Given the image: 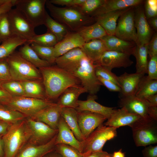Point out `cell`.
Instances as JSON below:
<instances>
[{"label":"cell","instance_id":"9a60e30c","mask_svg":"<svg viewBox=\"0 0 157 157\" xmlns=\"http://www.w3.org/2000/svg\"><path fill=\"white\" fill-rule=\"evenodd\" d=\"M141 5L134 7L135 25L137 34V45L148 44L152 34L151 26Z\"/></svg>","mask_w":157,"mask_h":157},{"label":"cell","instance_id":"94428289","mask_svg":"<svg viewBox=\"0 0 157 157\" xmlns=\"http://www.w3.org/2000/svg\"><path fill=\"white\" fill-rule=\"evenodd\" d=\"M109 154L107 152L102 151L92 153L87 157H103Z\"/></svg>","mask_w":157,"mask_h":157},{"label":"cell","instance_id":"836d02e7","mask_svg":"<svg viewBox=\"0 0 157 157\" xmlns=\"http://www.w3.org/2000/svg\"><path fill=\"white\" fill-rule=\"evenodd\" d=\"M148 44L137 45L133 55L136 60V72L147 74Z\"/></svg>","mask_w":157,"mask_h":157},{"label":"cell","instance_id":"d6a6232c","mask_svg":"<svg viewBox=\"0 0 157 157\" xmlns=\"http://www.w3.org/2000/svg\"><path fill=\"white\" fill-rule=\"evenodd\" d=\"M18 51L24 58L38 69L51 65L47 62L41 59L28 43L22 45Z\"/></svg>","mask_w":157,"mask_h":157},{"label":"cell","instance_id":"f907efd6","mask_svg":"<svg viewBox=\"0 0 157 157\" xmlns=\"http://www.w3.org/2000/svg\"><path fill=\"white\" fill-rule=\"evenodd\" d=\"M102 85H104L110 91L120 92L121 89L120 87L113 82L104 79L99 77H97Z\"/></svg>","mask_w":157,"mask_h":157},{"label":"cell","instance_id":"d6986e66","mask_svg":"<svg viewBox=\"0 0 157 157\" xmlns=\"http://www.w3.org/2000/svg\"><path fill=\"white\" fill-rule=\"evenodd\" d=\"M62 108L57 103H55L40 110L31 118L35 120L43 122L54 129L58 130Z\"/></svg>","mask_w":157,"mask_h":157},{"label":"cell","instance_id":"db71d44e","mask_svg":"<svg viewBox=\"0 0 157 157\" xmlns=\"http://www.w3.org/2000/svg\"><path fill=\"white\" fill-rule=\"evenodd\" d=\"M49 1L54 5H58L65 7H71L72 0H50Z\"/></svg>","mask_w":157,"mask_h":157},{"label":"cell","instance_id":"ee69618b","mask_svg":"<svg viewBox=\"0 0 157 157\" xmlns=\"http://www.w3.org/2000/svg\"><path fill=\"white\" fill-rule=\"evenodd\" d=\"M54 150L63 157H85L77 149L67 144H56Z\"/></svg>","mask_w":157,"mask_h":157},{"label":"cell","instance_id":"03108f58","mask_svg":"<svg viewBox=\"0 0 157 157\" xmlns=\"http://www.w3.org/2000/svg\"><path fill=\"white\" fill-rule=\"evenodd\" d=\"M6 0H0V5L4 4L6 3Z\"/></svg>","mask_w":157,"mask_h":157},{"label":"cell","instance_id":"b9f144b4","mask_svg":"<svg viewBox=\"0 0 157 157\" xmlns=\"http://www.w3.org/2000/svg\"><path fill=\"white\" fill-rule=\"evenodd\" d=\"M14 35L8 13L0 17V43L8 39Z\"/></svg>","mask_w":157,"mask_h":157},{"label":"cell","instance_id":"681fc988","mask_svg":"<svg viewBox=\"0 0 157 157\" xmlns=\"http://www.w3.org/2000/svg\"><path fill=\"white\" fill-rule=\"evenodd\" d=\"M148 54L149 57L157 55V34L155 33L147 45Z\"/></svg>","mask_w":157,"mask_h":157},{"label":"cell","instance_id":"be15d7a7","mask_svg":"<svg viewBox=\"0 0 157 157\" xmlns=\"http://www.w3.org/2000/svg\"><path fill=\"white\" fill-rule=\"evenodd\" d=\"M43 157H63L55 150L47 153Z\"/></svg>","mask_w":157,"mask_h":157},{"label":"cell","instance_id":"e0dca14e","mask_svg":"<svg viewBox=\"0 0 157 157\" xmlns=\"http://www.w3.org/2000/svg\"><path fill=\"white\" fill-rule=\"evenodd\" d=\"M144 75L136 72L131 74L125 72L118 76L121 89L120 97L135 95L140 81Z\"/></svg>","mask_w":157,"mask_h":157},{"label":"cell","instance_id":"8fae6325","mask_svg":"<svg viewBox=\"0 0 157 157\" xmlns=\"http://www.w3.org/2000/svg\"><path fill=\"white\" fill-rule=\"evenodd\" d=\"M31 135L28 143L34 145L44 144L51 140L57 134L58 130L54 129L45 124L26 117Z\"/></svg>","mask_w":157,"mask_h":157},{"label":"cell","instance_id":"cb8c5ba5","mask_svg":"<svg viewBox=\"0 0 157 157\" xmlns=\"http://www.w3.org/2000/svg\"><path fill=\"white\" fill-rule=\"evenodd\" d=\"M56 136L57 135L44 144L36 145L27 143L15 157H43L47 153L55 150Z\"/></svg>","mask_w":157,"mask_h":157},{"label":"cell","instance_id":"f546056e","mask_svg":"<svg viewBox=\"0 0 157 157\" xmlns=\"http://www.w3.org/2000/svg\"><path fill=\"white\" fill-rule=\"evenodd\" d=\"M86 56L95 64L99 58L107 50L101 39H96L85 42L81 48Z\"/></svg>","mask_w":157,"mask_h":157},{"label":"cell","instance_id":"ffe728a7","mask_svg":"<svg viewBox=\"0 0 157 157\" xmlns=\"http://www.w3.org/2000/svg\"><path fill=\"white\" fill-rule=\"evenodd\" d=\"M86 56L81 48H76L56 58L55 64L59 67L72 73L81 60Z\"/></svg>","mask_w":157,"mask_h":157},{"label":"cell","instance_id":"7dc6e473","mask_svg":"<svg viewBox=\"0 0 157 157\" xmlns=\"http://www.w3.org/2000/svg\"><path fill=\"white\" fill-rule=\"evenodd\" d=\"M144 6V13L147 20L157 16V0H147L145 2Z\"/></svg>","mask_w":157,"mask_h":157},{"label":"cell","instance_id":"277c9868","mask_svg":"<svg viewBox=\"0 0 157 157\" xmlns=\"http://www.w3.org/2000/svg\"><path fill=\"white\" fill-rule=\"evenodd\" d=\"M12 79L19 81H42L39 69L15 51L7 57Z\"/></svg>","mask_w":157,"mask_h":157},{"label":"cell","instance_id":"9f6ffc18","mask_svg":"<svg viewBox=\"0 0 157 157\" xmlns=\"http://www.w3.org/2000/svg\"><path fill=\"white\" fill-rule=\"evenodd\" d=\"M12 97L10 94L0 86V104Z\"/></svg>","mask_w":157,"mask_h":157},{"label":"cell","instance_id":"5bb4252c","mask_svg":"<svg viewBox=\"0 0 157 157\" xmlns=\"http://www.w3.org/2000/svg\"><path fill=\"white\" fill-rule=\"evenodd\" d=\"M78 112V125L84 140L107 119L101 114L88 111Z\"/></svg>","mask_w":157,"mask_h":157},{"label":"cell","instance_id":"74e56055","mask_svg":"<svg viewBox=\"0 0 157 157\" xmlns=\"http://www.w3.org/2000/svg\"><path fill=\"white\" fill-rule=\"evenodd\" d=\"M26 117L21 113L0 104V121L11 125L24 120Z\"/></svg>","mask_w":157,"mask_h":157},{"label":"cell","instance_id":"6125c7cd","mask_svg":"<svg viewBox=\"0 0 157 157\" xmlns=\"http://www.w3.org/2000/svg\"><path fill=\"white\" fill-rule=\"evenodd\" d=\"M3 135H0V157L4 156V144L3 139Z\"/></svg>","mask_w":157,"mask_h":157},{"label":"cell","instance_id":"60d3db41","mask_svg":"<svg viewBox=\"0 0 157 157\" xmlns=\"http://www.w3.org/2000/svg\"><path fill=\"white\" fill-rule=\"evenodd\" d=\"M105 0H85L77 7L84 15L92 17L95 12L102 6Z\"/></svg>","mask_w":157,"mask_h":157},{"label":"cell","instance_id":"ac0fdd59","mask_svg":"<svg viewBox=\"0 0 157 157\" xmlns=\"http://www.w3.org/2000/svg\"><path fill=\"white\" fill-rule=\"evenodd\" d=\"M85 43L77 32L69 31L64 38L54 47L56 58L75 48H82Z\"/></svg>","mask_w":157,"mask_h":157},{"label":"cell","instance_id":"7a4b0ae2","mask_svg":"<svg viewBox=\"0 0 157 157\" xmlns=\"http://www.w3.org/2000/svg\"><path fill=\"white\" fill-rule=\"evenodd\" d=\"M46 6L53 19L65 26L71 31H77L84 26L95 22V18L83 14L74 7H59L47 0Z\"/></svg>","mask_w":157,"mask_h":157},{"label":"cell","instance_id":"e575fe53","mask_svg":"<svg viewBox=\"0 0 157 157\" xmlns=\"http://www.w3.org/2000/svg\"><path fill=\"white\" fill-rule=\"evenodd\" d=\"M27 42L26 40L15 35L3 42L0 45V59L8 57L17 47Z\"/></svg>","mask_w":157,"mask_h":157},{"label":"cell","instance_id":"9c48e42d","mask_svg":"<svg viewBox=\"0 0 157 157\" xmlns=\"http://www.w3.org/2000/svg\"><path fill=\"white\" fill-rule=\"evenodd\" d=\"M47 0H15L14 6L21 12L35 28L44 24L47 12Z\"/></svg>","mask_w":157,"mask_h":157},{"label":"cell","instance_id":"8d00e7d4","mask_svg":"<svg viewBox=\"0 0 157 157\" xmlns=\"http://www.w3.org/2000/svg\"><path fill=\"white\" fill-rule=\"evenodd\" d=\"M157 93V80H152L144 75L139 84L135 96L145 98Z\"/></svg>","mask_w":157,"mask_h":157},{"label":"cell","instance_id":"3957f363","mask_svg":"<svg viewBox=\"0 0 157 157\" xmlns=\"http://www.w3.org/2000/svg\"><path fill=\"white\" fill-rule=\"evenodd\" d=\"M26 118L10 125L3 135L4 157H15L21 149L28 143L31 132Z\"/></svg>","mask_w":157,"mask_h":157},{"label":"cell","instance_id":"6da1fadb","mask_svg":"<svg viewBox=\"0 0 157 157\" xmlns=\"http://www.w3.org/2000/svg\"><path fill=\"white\" fill-rule=\"evenodd\" d=\"M47 99H56L68 88L81 85L79 80L73 74L56 65L39 69Z\"/></svg>","mask_w":157,"mask_h":157},{"label":"cell","instance_id":"816d5d0a","mask_svg":"<svg viewBox=\"0 0 157 157\" xmlns=\"http://www.w3.org/2000/svg\"><path fill=\"white\" fill-rule=\"evenodd\" d=\"M143 157H157V146L149 145L142 151Z\"/></svg>","mask_w":157,"mask_h":157},{"label":"cell","instance_id":"52a82bcc","mask_svg":"<svg viewBox=\"0 0 157 157\" xmlns=\"http://www.w3.org/2000/svg\"><path fill=\"white\" fill-rule=\"evenodd\" d=\"M137 147L146 146L157 142V120L150 117L140 118L130 126Z\"/></svg>","mask_w":157,"mask_h":157},{"label":"cell","instance_id":"4fadbf2b","mask_svg":"<svg viewBox=\"0 0 157 157\" xmlns=\"http://www.w3.org/2000/svg\"><path fill=\"white\" fill-rule=\"evenodd\" d=\"M130 56L121 52L106 50L101 55L95 64L104 66L111 71L115 68H126L133 63L130 59Z\"/></svg>","mask_w":157,"mask_h":157},{"label":"cell","instance_id":"4dcf8cb0","mask_svg":"<svg viewBox=\"0 0 157 157\" xmlns=\"http://www.w3.org/2000/svg\"><path fill=\"white\" fill-rule=\"evenodd\" d=\"M85 42L91 40L100 39L107 35L104 28L97 22L79 28L77 31Z\"/></svg>","mask_w":157,"mask_h":157},{"label":"cell","instance_id":"680465c9","mask_svg":"<svg viewBox=\"0 0 157 157\" xmlns=\"http://www.w3.org/2000/svg\"><path fill=\"white\" fill-rule=\"evenodd\" d=\"M10 125L0 121V135H3L6 132Z\"/></svg>","mask_w":157,"mask_h":157},{"label":"cell","instance_id":"603a6c76","mask_svg":"<svg viewBox=\"0 0 157 157\" xmlns=\"http://www.w3.org/2000/svg\"><path fill=\"white\" fill-rule=\"evenodd\" d=\"M64 144L72 146L82 153V142L76 138L63 119L61 117L58 124L56 145Z\"/></svg>","mask_w":157,"mask_h":157},{"label":"cell","instance_id":"30bf717a","mask_svg":"<svg viewBox=\"0 0 157 157\" xmlns=\"http://www.w3.org/2000/svg\"><path fill=\"white\" fill-rule=\"evenodd\" d=\"M8 15L14 35L26 40L31 44L33 38L36 35L35 28L24 15L16 8H12Z\"/></svg>","mask_w":157,"mask_h":157},{"label":"cell","instance_id":"11a10c76","mask_svg":"<svg viewBox=\"0 0 157 157\" xmlns=\"http://www.w3.org/2000/svg\"><path fill=\"white\" fill-rule=\"evenodd\" d=\"M148 114L149 117L157 120V106H149L148 109Z\"/></svg>","mask_w":157,"mask_h":157},{"label":"cell","instance_id":"ba28073f","mask_svg":"<svg viewBox=\"0 0 157 157\" xmlns=\"http://www.w3.org/2000/svg\"><path fill=\"white\" fill-rule=\"evenodd\" d=\"M55 103L48 99L26 97H12L1 104L21 113L27 117H31L40 110Z\"/></svg>","mask_w":157,"mask_h":157},{"label":"cell","instance_id":"83f0119b","mask_svg":"<svg viewBox=\"0 0 157 157\" xmlns=\"http://www.w3.org/2000/svg\"><path fill=\"white\" fill-rule=\"evenodd\" d=\"M143 2L142 0H105L103 4L93 17L110 12L135 7L141 4Z\"/></svg>","mask_w":157,"mask_h":157},{"label":"cell","instance_id":"d590c367","mask_svg":"<svg viewBox=\"0 0 157 157\" xmlns=\"http://www.w3.org/2000/svg\"><path fill=\"white\" fill-rule=\"evenodd\" d=\"M44 25L47 28V31L56 36L58 42L61 41L69 31L64 25L51 17L47 12Z\"/></svg>","mask_w":157,"mask_h":157},{"label":"cell","instance_id":"c3c4849f","mask_svg":"<svg viewBox=\"0 0 157 157\" xmlns=\"http://www.w3.org/2000/svg\"><path fill=\"white\" fill-rule=\"evenodd\" d=\"M147 74L149 79L157 80V55L150 58L148 64Z\"/></svg>","mask_w":157,"mask_h":157},{"label":"cell","instance_id":"7c38bea8","mask_svg":"<svg viewBox=\"0 0 157 157\" xmlns=\"http://www.w3.org/2000/svg\"><path fill=\"white\" fill-rule=\"evenodd\" d=\"M134 7H130L119 17L115 35L136 44L137 34L135 25Z\"/></svg>","mask_w":157,"mask_h":157},{"label":"cell","instance_id":"91938a15","mask_svg":"<svg viewBox=\"0 0 157 157\" xmlns=\"http://www.w3.org/2000/svg\"><path fill=\"white\" fill-rule=\"evenodd\" d=\"M148 22L150 26L154 29L156 31L157 30V17H151L148 19Z\"/></svg>","mask_w":157,"mask_h":157},{"label":"cell","instance_id":"484cf974","mask_svg":"<svg viewBox=\"0 0 157 157\" xmlns=\"http://www.w3.org/2000/svg\"><path fill=\"white\" fill-rule=\"evenodd\" d=\"M130 8L107 12L94 18L95 22L104 28L107 35H115L117 20L120 16Z\"/></svg>","mask_w":157,"mask_h":157},{"label":"cell","instance_id":"f6af8a7d","mask_svg":"<svg viewBox=\"0 0 157 157\" xmlns=\"http://www.w3.org/2000/svg\"><path fill=\"white\" fill-rule=\"evenodd\" d=\"M96 65L95 72L97 77L111 81L119 86L117 76L112 72V71L106 67L99 65Z\"/></svg>","mask_w":157,"mask_h":157},{"label":"cell","instance_id":"4316f807","mask_svg":"<svg viewBox=\"0 0 157 157\" xmlns=\"http://www.w3.org/2000/svg\"><path fill=\"white\" fill-rule=\"evenodd\" d=\"M85 92H86V90L81 85L69 87L61 94L57 103L63 108L76 109L79 96Z\"/></svg>","mask_w":157,"mask_h":157},{"label":"cell","instance_id":"f35d334b","mask_svg":"<svg viewBox=\"0 0 157 157\" xmlns=\"http://www.w3.org/2000/svg\"><path fill=\"white\" fill-rule=\"evenodd\" d=\"M30 45L41 59L51 65L55 63L56 58L54 55V47L42 46L34 42L31 43Z\"/></svg>","mask_w":157,"mask_h":157},{"label":"cell","instance_id":"5b68a950","mask_svg":"<svg viewBox=\"0 0 157 157\" xmlns=\"http://www.w3.org/2000/svg\"><path fill=\"white\" fill-rule=\"evenodd\" d=\"M117 128L101 125L84 140L81 142L82 153L87 157L92 153L102 151L103 147L108 140L117 135Z\"/></svg>","mask_w":157,"mask_h":157},{"label":"cell","instance_id":"7bdbcfd3","mask_svg":"<svg viewBox=\"0 0 157 157\" xmlns=\"http://www.w3.org/2000/svg\"><path fill=\"white\" fill-rule=\"evenodd\" d=\"M32 42L42 46L54 47L58 42L56 36L51 32L47 31L42 34H36L32 39L31 43Z\"/></svg>","mask_w":157,"mask_h":157},{"label":"cell","instance_id":"ab89813d","mask_svg":"<svg viewBox=\"0 0 157 157\" xmlns=\"http://www.w3.org/2000/svg\"><path fill=\"white\" fill-rule=\"evenodd\" d=\"M0 86L12 97H26L21 81L12 80L2 83Z\"/></svg>","mask_w":157,"mask_h":157},{"label":"cell","instance_id":"8992f818","mask_svg":"<svg viewBox=\"0 0 157 157\" xmlns=\"http://www.w3.org/2000/svg\"><path fill=\"white\" fill-rule=\"evenodd\" d=\"M96 65L87 56L83 58L72 73L89 95H96L102 84L96 75Z\"/></svg>","mask_w":157,"mask_h":157},{"label":"cell","instance_id":"1f68e13d","mask_svg":"<svg viewBox=\"0 0 157 157\" xmlns=\"http://www.w3.org/2000/svg\"><path fill=\"white\" fill-rule=\"evenodd\" d=\"M21 82L26 97L48 99L46 96L42 81H30Z\"/></svg>","mask_w":157,"mask_h":157},{"label":"cell","instance_id":"f5cc1de1","mask_svg":"<svg viewBox=\"0 0 157 157\" xmlns=\"http://www.w3.org/2000/svg\"><path fill=\"white\" fill-rule=\"evenodd\" d=\"M15 0H10L8 2L0 5V17L3 15L8 13L14 6Z\"/></svg>","mask_w":157,"mask_h":157},{"label":"cell","instance_id":"bcb514c9","mask_svg":"<svg viewBox=\"0 0 157 157\" xmlns=\"http://www.w3.org/2000/svg\"><path fill=\"white\" fill-rule=\"evenodd\" d=\"M12 80L7 57L0 59V85Z\"/></svg>","mask_w":157,"mask_h":157},{"label":"cell","instance_id":"7402d4cb","mask_svg":"<svg viewBox=\"0 0 157 157\" xmlns=\"http://www.w3.org/2000/svg\"><path fill=\"white\" fill-rule=\"evenodd\" d=\"M96 95H89L86 100H78L76 109L78 112L88 111L101 114L107 119L110 116L115 110L114 108L103 106L95 101Z\"/></svg>","mask_w":157,"mask_h":157},{"label":"cell","instance_id":"44dd1931","mask_svg":"<svg viewBox=\"0 0 157 157\" xmlns=\"http://www.w3.org/2000/svg\"><path fill=\"white\" fill-rule=\"evenodd\" d=\"M142 118L138 115L131 113L125 108L115 110L104 125L116 128L125 126H129Z\"/></svg>","mask_w":157,"mask_h":157},{"label":"cell","instance_id":"e7e4bbea","mask_svg":"<svg viewBox=\"0 0 157 157\" xmlns=\"http://www.w3.org/2000/svg\"><path fill=\"white\" fill-rule=\"evenodd\" d=\"M112 157H125L124 153L122 152V149L115 151L112 155Z\"/></svg>","mask_w":157,"mask_h":157},{"label":"cell","instance_id":"003e7915","mask_svg":"<svg viewBox=\"0 0 157 157\" xmlns=\"http://www.w3.org/2000/svg\"><path fill=\"white\" fill-rule=\"evenodd\" d=\"M103 157H112L111 156V154H109L106 156Z\"/></svg>","mask_w":157,"mask_h":157},{"label":"cell","instance_id":"6f0895ef","mask_svg":"<svg viewBox=\"0 0 157 157\" xmlns=\"http://www.w3.org/2000/svg\"><path fill=\"white\" fill-rule=\"evenodd\" d=\"M150 106H157V94L150 95L144 98Z\"/></svg>","mask_w":157,"mask_h":157},{"label":"cell","instance_id":"2e32d148","mask_svg":"<svg viewBox=\"0 0 157 157\" xmlns=\"http://www.w3.org/2000/svg\"><path fill=\"white\" fill-rule=\"evenodd\" d=\"M119 104L121 108H124L129 112L138 115L142 118L149 117L148 114L149 104L144 98L135 95L120 97Z\"/></svg>","mask_w":157,"mask_h":157},{"label":"cell","instance_id":"d4e9b609","mask_svg":"<svg viewBox=\"0 0 157 157\" xmlns=\"http://www.w3.org/2000/svg\"><path fill=\"white\" fill-rule=\"evenodd\" d=\"M104 42L107 50L122 52L133 55L136 46L134 42L121 39L115 35H106L100 39Z\"/></svg>","mask_w":157,"mask_h":157},{"label":"cell","instance_id":"f1b7e54d","mask_svg":"<svg viewBox=\"0 0 157 157\" xmlns=\"http://www.w3.org/2000/svg\"><path fill=\"white\" fill-rule=\"evenodd\" d=\"M78 114L76 109L63 107L61 110V117L63 119L76 138L79 141L82 142L84 140L78 125Z\"/></svg>","mask_w":157,"mask_h":157}]
</instances>
